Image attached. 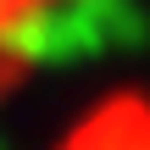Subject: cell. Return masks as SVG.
<instances>
[{
    "instance_id": "7a4b0ae2",
    "label": "cell",
    "mask_w": 150,
    "mask_h": 150,
    "mask_svg": "<svg viewBox=\"0 0 150 150\" xmlns=\"http://www.w3.org/2000/svg\"><path fill=\"white\" fill-rule=\"evenodd\" d=\"M61 6H67V0H0V39H6V50H17L22 33H28L39 17L61 11Z\"/></svg>"
},
{
    "instance_id": "6da1fadb",
    "label": "cell",
    "mask_w": 150,
    "mask_h": 150,
    "mask_svg": "<svg viewBox=\"0 0 150 150\" xmlns=\"http://www.w3.org/2000/svg\"><path fill=\"white\" fill-rule=\"evenodd\" d=\"M56 150H150V95L117 89V95L95 100L56 139Z\"/></svg>"
}]
</instances>
